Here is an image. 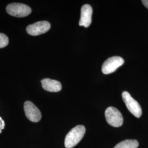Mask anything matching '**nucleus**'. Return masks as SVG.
I'll list each match as a JSON object with an SVG mask.
<instances>
[{"label":"nucleus","mask_w":148,"mask_h":148,"mask_svg":"<svg viewBox=\"0 0 148 148\" xmlns=\"http://www.w3.org/2000/svg\"><path fill=\"white\" fill-rule=\"evenodd\" d=\"M85 132L86 128L83 125H77L71 129L65 138V148H74L84 137Z\"/></svg>","instance_id":"nucleus-1"},{"label":"nucleus","mask_w":148,"mask_h":148,"mask_svg":"<svg viewBox=\"0 0 148 148\" xmlns=\"http://www.w3.org/2000/svg\"><path fill=\"white\" fill-rule=\"evenodd\" d=\"M6 11L11 16L22 18L29 16L32 13V9L23 3H13L7 6Z\"/></svg>","instance_id":"nucleus-2"},{"label":"nucleus","mask_w":148,"mask_h":148,"mask_svg":"<svg viewBox=\"0 0 148 148\" xmlns=\"http://www.w3.org/2000/svg\"><path fill=\"white\" fill-rule=\"evenodd\" d=\"M105 116L108 124L112 127H120L123 124V119L121 113L115 107L108 108L105 111Z\"/></svg>","instance_id":"nucleus-3"},{"label":"nucleus","mask_w":148,"mask_h":148,"mask_svg":"<svg viewBox=\"0 0 148 148\" xmlns=\"http://www.w3.org/2000/svg\"><path fill=\"white\" fill-rule=\"evenodd\" d=\"M122 97L128 110L131 112V114L137 118H139L142 116V110L141 106L137 101L133 99L128 92H123Z\"/></svg>","instance_id":"nucleus-4"},{"label":"nucleus","mask_w":148,"mask_h":148,"mask_svg":"<svg viewBox=\"0 0 148 148\" xmlns=\"http://www.w3.org/2000/svg\"><path fill=\"white\" fill-rule=\"evenodd\" d=\"M124 60L121 57L114 56L106 59L101 67L103 74H109L114 73L124 63Z\"/></svg>","instance_id":"nucleus-5"},{"label":"nucleus","mask_w":148,"mask_h":148,"mask_svg":"<svg viewBox=\"0 0 148 148\" xmlns=\"http://www.w3.org/2000/svg\"><path fill=\"white\" fill-rule=\"evenodd\" d=\"M24 109L27 118L33 122L40 121L42 115L39 109L30 101H27L24 103Z\"/></svg>","instance_id":"nucleus-6"},{"label":"nucleus","mask_w":148,"mask_h":148,"mask_svg":"<svg viewBox=\"0 0 148 148\" xmlns=\"http://www.w3.org/2000/svg\"><path fill=\"white\" fill-rule=\"evenodd\" d=\"M51 24L47 21H40L27 26V32L32 36H38L43 34L50 29Z\"/></svg>","instance_id":"nucleus-7"},{"label":"nucleus","mask_w":148,"mask_h":148,"mask_svg":"<svg viewBox=\"0 0 148 148\" xmlns=\"http://www.w3.org/2000/svg\"><path fill=\"white\" fill-rule=\"evenodd\" d=\"M93 10L91 5L86 4L83 5L81 10V17L79 21V26L88 27L92 23Z\"/></svg>","instance_id":"nucleus-8"},{"label":"nucleus","mask_w":148,"mask_h":148,"mask_svg":"<svg viewBox=\"0 0 148 148\" xmlns=\"http://www.w3.org/2000/svg\"><path fill=\"white\" fill-rule=\"evenodd\" d=\"M41 82L43 88L50 92H58L62 88L60 82L57 80L44 79L41 81Z\"/></svg>","instance_id":"nucleus-9"},{"label":"nucleus","mask_w":148,"mask_h":148,"mask_svg":"<svg viewBox=\"0 0 148 148\" xmlns=\"http://www.w3.org/2000/svg\"><path fill=\"white\" fill-rule=\"evenodd\" d=\"M139 143L135 139H127L118 143L114 148H138Z\"/></svg>","instance_id":"nucleus-10"},{"label":"nucleus","mask_w":148,"mask_h":148,"mask_svg":"<svg viewBox=\"0 0 148 148\" xmlns=\"http://www.w3.org/2000/svg\"><path fill=\"white\" fill-rule=\"evenodd\" d=\"M9 43L8 36L2 33H0V48L5 47Z\"/></svg>","instance_id":"nucleus-11"},{"label":"nucleus","mask_w":148,"mask_h":148,"mask_svg":"<svg viewBox=\"0 0 148 148\" xmlns=\"http://www.w3.org/2000/svg\"><path fill=\"white\" fill-rule=\"evenodd\" d=\"M5 127V122L2 119L1 117H0V133H1L2 131L4 130Z\"/></svg>","instance_id":"nucleus-12"},{"label":"nucleus","mask_w":148,"mask_h":148,"mask_svg":"<svg viewBox=\"0 0 148 148\" xmlns=\"http://www.w3.org/2000/svg\"><path fill=\"white\" fill-rule=\"evenodd\" d=\"M142 2L143 3L144 5L148 9V0H143L142 1Z\"/></svg>","instance_id":"nucleus-13"}]
</instances>
